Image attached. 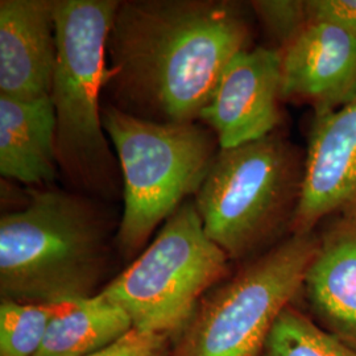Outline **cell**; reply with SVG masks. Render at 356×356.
I'll use <instances>...</instances> for the list:
<instances>
[{
	"instance_id": "1",
	"label": "cell",
	"mask_w": 356,
	"mask_h": 356,
	"mask_svg": "<svg viewBox=\"0 0 356 356\" xmlns=\"http://www.w3.org/2000/svg\"><path fill=\"white\" fill-rule=\"evenodd\" d=\"M250 4L120 1L106 44L104 89L126 114L198 122L231 60L252 48Z\"/></svg>"
},
{
	"instance_id": "2",
	"label": "cell",
	"mask_w": 356,
	"mask_h": 356,
	"mask_svg": "<svg viewBox=\"0 0 356 356\" xmlns=\"http://www.w3.org/2000/svg\"><path fill=\"white\" fill-rule=\"evenodd\" d=\"M111 261L110 227L89 200L32 191L26 207L0 218V297L67 304L102 291Z\"/></svg>"
},
{
	"instance_id": "3",
	"label": "cell",
	"mask_w": 356,
	"mask_h": 356,
	"mask_svg": "<svg viewBox=\"0 0 356 356\" xmlns=\"http://www.w3.org/2000/svg\"><path fill=\"white\" fill-rule=\"evenodd\" d=\"M304 177L305 149L277 129L219 148L193 202L207 238L241 264L292 235Z\"/></svg>"
},
{
	"instance_id": "4",
	"label": "cell",
	"mask_w": 356,
	"mask_h": 356,
	"mask_svg": "<svg viewBox=\"0 0 356 356\" xmlns=\"http://www.w3.org/2000/svg\"><path fill=\"white\" fill-rule=\"evenodd\" d=\"M118 0H54L57 61L51 101L58 168L76 188L114 195L116 161L103 128L106 44Z\"/></svg>"
},
{
	"instance_id": "5",
	"label": "cell",
	"mask_w": 356,
	"mask_h": 356,
	"mask_svg": "<svg viewBox=\"0 0 356 356\" xmlns=\"http://www.w3.org/2000/svg\"><path fill=\"white\" fill-rule=\"evenodd\" d=\"M123 184V214L115 245L124 259L139 254L153 232L195 195L219 151L202 124L156 123L102 107Z\"/></svg>"
},
{
	"instance_id": "6",
	"label": "cell",
	"mask_w": 356,
	"mask_h": 356,
	"mask_svg": "<svg viewBox=\"0 0 356 356\" xmlns=\"http://www.w3.org/2000/svg\"><path fill=\"white\" fill-rule=\"evenodd\" d=\"M318 231L291 235L204 294L170 356H259L282 310L301 298Z\"/></svg>"
},
{
	"instance_id": "7",
	"label": "cell",
	"mask_w": 356,
	"mask_h": 356,
	"mask_svg": "<svg viewBox=\"0 0 356 356\" xmlns=\"http://www.w3.org/2000/svg\"><path fill=\"white\" fill-rule=\"evenodd\" d=\"M232 272L227 254L207 238L194 202L186 201L101 292L127 313L134 329L175 339L204 294Z\"/></svg>"
},
{
	"instance_id": "8",
	"label": "cell",
	"mask_w": 356,
	"mask_h": 356,
	"mask_svg": "<svg viewBox=\"0 0 356 356\" xmlns=\"http://www.w3.org/2000/svg\"><path fill=\"white\" fill-rule=\"evenodd\" d=\"M282 103L280 51L254 47L231 60L200 120L227 149L280 129Z\"/></svg>"
},
{
	"instance_id": "9",
	"label": "cell",
	"mask_w": 356,
	"mask_h": 356,
	"mask_svg": "<svg viewBox=\"0 0 356 356\" xmlns=\"http://www.w3.org/2000/svg\"><path fill=\"white\" fill-rule=\"evenodd\" d=\"M334 216H356V98L337 111L310 115L292 235L314 232Z\"/></svg>"
},
{
	"instance_id": "10",
	"label": "cell",
	"mask_w": 356,
	"mask_h": 356,
	"mask_svg": "<svg viewBox=\"0 0 356 356\" xmlns=\"http://www.w3.org/2000/svg\"><path fill=\"white\" fill-rule=\"evenodd\" d=\"M279 51L282 102L327 114L355 99V35L307 23Z\"/></svg>"
},
{
	"instance_id": "11",
	"label": "cell",
	"mask_w": 356,
	"mask_h": 356,
	"mask_svg": "<svg viewBox=\"0 0 356 356\" xmlns=\"http://www.w3.org/2000/svg\"><path fill=\"white\" fill-rule=\"evenodd\" d=\"M318 250L301 298L321 329L356 350V216H334L318 229Z\"/></svg>"
},
{
	"instance_id": "12",
	"label": "cell",
	"mask_w": 356,
	"mask_h": 356,
	"mask_svg": "<svg viewBox=\"0 0 356 356\" xmlns=\"http://www.w3.org/2000/svg\"><path fill=\"white\" fill-rule=\"evenodd\" d=\"M57 61L54 0L0 1V95H51Z\"/></svg>"
},
{
	"instance_id": "13",
	"label": "cell",
	"mask_w": 356,
	"mask_h": 356,
	"mask_svg": "<svg viewBox=\"0 0 356 356\" xmlns=\"http://www.w3.org/2000/svg\"><path fill=\"white\" fill-rule=\"evenodd\" d=\"M56 114L51 97L23 101L0 95V173L28 186L57 173Z\"/></svg>"
},
{
	"instance_id": "14",
	"label": "cell",
	"mask_w": 356,
	"mask_h": 356,
	"mask_svg": "<svg viewBox=\"0 0 356 356\" xmlns=\"http://www.w3.org/2000/svg\"><path fill=\"white\" fill-rule=\"evenodd\" d=\"M134 330L127 313L102 292L64 304L35 356H89Z\"/></svg>"
},
{
	"instance_id": "15",
	"label": "cell",
	"mask_w": 356,
	"mask_h": 356,
	"mask_svg": "<svg viewBox=\"0 0 356 356\" xmlns=\"http://www.w3.org/2000/svg\"><path fill=\"white\" fill-rule=\"evenodd\" d=\"M259 356H356V350L321 329L302 307H285Z\"/></svg>"
},
{
	"instance_id": "16",
	"label": "cell",
	"mask_w": 356,
	"mask_h": 356,
	"mask_svg": "<svg viewBox=\"0 0 356 356\" xmlns=\"http://www.w3.org/2000/svg\"><path fill=\"white\" fill-rule=\"evenodd\" d=\"M64 304L0 301V356H35Z\"/></svg>"
},
{
	"instance_id": "17",
	"label": "cell",
	"mask_w": 356,
	"mask_h": 356,
	"mask_svg": "<svg viewBox=\"0 0 356 356\" xmlns=\"http://www.w3.org/2000/svg\"><path fill=\"white\" fill-rule=\"evenodd\" d=\"M248 4L277 49L309 23L306 0H256Z\"/></svg>"
},
{
	"instance_id": "18",
	"label": "cell",
	"mask_w": 356,
	"mask_h": 356,
	"mask_svg": "<svg viewBox=\"0 0 356 356\" xmlns=\"http://www.w3.org/2000/svg\"><path fill=\"white\" fill-rule=\"evenodd\" d=\"M173 339L164 334L134 329L114 344L89 356H170Z\"/></svg>"
},
{
	"instance_id": "19",
	"label": "cell",
	"mask_w": 356,
	"mask_h": 356,
	"mask_svg": "<svg viewBox=\"0 0 356 356\" xmlns=\"http://www.w3.org/2000/svg\"><path fill=\"white\" fill-rule=\"evenodd\" d=\"M309 23L335 26L356 36V0H306Z\"/></svg>"
}]
</instances>
